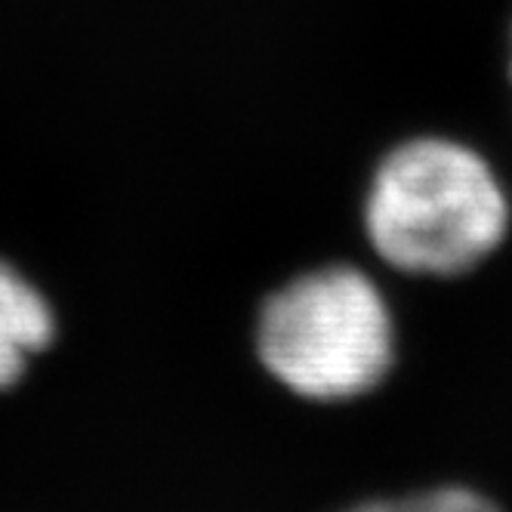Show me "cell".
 <instances>
[{"label":"cell","mask_w":512,"mask_h":512,"mask_svg":"<svg viewBox=\"0 0 512 512\" xmlns=\"http://www.w3.org/2000/svg\"><path fill=\"white\" fill-rule=\"evenodd\" d=\"M509 84H512V28H509Z\"/></svg>","instance_id":"cell-6"},{"label":"cell","mask_w":512,"mask_h":512,"mask_svg":"<svg viewBox=\"0 0 512 512\" xmlns=\"http://www.w3.org/2000/svg\"><path fill=\"white\" fill-rule=\"evenodd\" d=\"M346 512H395V500H371V503L352 506Z\"/></svg>","instance_id":"cell-5"},{"label":"cell","mask_w":512,"mask_h":512,"mask_svg":"<svg viewBox=\"0 0 512 512\" xmlns=\"http://www.w3.org/2000/svg\"><path fill=\"white\" fill-rule=\"evenodd\" d=\"M56 334L47 297L10 263L0 260V389L13 386L31 355L44 352Z\"/></svg>","instance_id":"cell-3"},{"label":"cell","mask_w":512,"mask_h":512,"mask_svg":"<svg viewBox=\"0 0 512 512\" xmlns=\"http://www.w3.org/2000/svg\"><path fill=\"white\" fill-rule=\"evenodd\" d=\"M395 512H500V509L488 497L469 488L445 485L395 500Z\"/></svg>","instance_id":"cell-4"},{"label":"cell","mask_w":512,"mask_h":512,"mask_svg":"<svg viewBox=\"0 0 512 512\" xmlns=\"http://www.w3.org/2000/svg\"><path fill=\"white\" fill-rule=\"evenodd\" d=\"M256 352L290 392L315 401L355 398L392 368V315L361 269L321 266L290 278L263 303Z\"/></svg>","instance_id":"cell-2"},{"label":"cell","mask_w":512,"mask_h":512,"mask_svg":"<svg viewBox=\"0 0 512 512\" xmlns=\"http://www.w3.org/2000/svg\"><path fill=\"white\" fill-rule=\"evenodd\" d=\"M364 235L408 275L454 278L503 244L509 198L485 155L451 136H411L380 158L364 195Z\"/></svg>","instance_id":"cell-1"}]
</instances>
